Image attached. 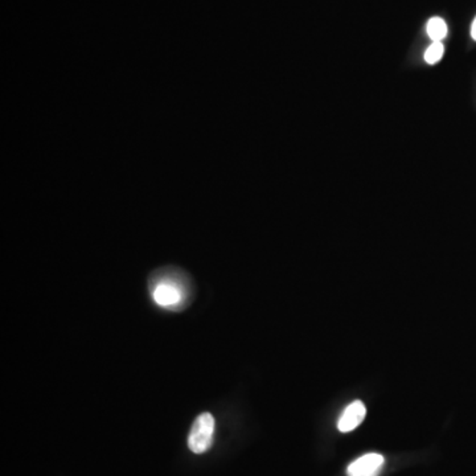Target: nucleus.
<instances>
[{
	"mask_svg": "<svg viewBox=\"0 0 476 476\" xmlns=\"http://www.w3.org/2000/svg\"><path fill=\"white\" fill-rule=\"evenodd\" d=\"M214 434V418L211 413H202L193 422L188 437V446L192 453L202 454L211 449Z\"/></svg>",
	"mask_w": 476,
	"mask_h": 476,
	"instance_id": "1",
	"label": "nucleus"
},
{
	"mask_svg": "<svg viewBox=\"0 0 476 476\" xmlns=\"http://www.w3.org/2000/svg\"><path fill=\"white\" fill-rule=\"evenodd\" d=\"M385 463V459L381 454L369 453L357 458L348 465V476H378Z\"/></svg>",
	"mask_w": 476,
	"mask_h": 476,
	"instance_id": "2",
	"label": "nucleus"
},
{
	"mask_svg": "<svg viewBox=\"0 0 476 476\" xmlns=\"http://www.w3.org/2000/svg\"><path fill=\"white\" fill-rule=\"evenodd\" d=\"M366 416V405L361 401H354L349 404L337 422V427L342 432H349L360 426Z\"/></svg>",
	"mask_w": 476,
	"mask_h": 476,
	"instance_id": "3",
	"label": "nucleus"
},
{
	"mask_svg": "<svg viewBox=\"0 0 476 476\" xmlns=\"http://www.w3.org/2000/svg\"><path fill=\"white\" fill-rule=\"evenodd\" d=\"M153 298L156 304L162 307H174L181 300V291L175 283L169 281H162L154 288Z\"/></svg>",
	"mask_w": 476,
	"mask_h": 476,
	"instance_id": "4",
	"label": "nucleus"
},
{
	"mask_svg": "<svg viewBox=\"0 0 476 476\" xmlns=\"http://www.w3.org/2000/svg\"><path fill=\"white\" fill-rule=\"evenodd\" d=\"M427 34L432 41H442L447 34V25L441 18H432L427 22Z\"/></svg>",
	"mask_w": 476,
	"mask_h": 476,
	"instance_id": "5",
	"label": "nucleus"
},
{
	"mask_svg": "<svg viewBox=\"0 0 476 476\" xmlns=\"http://www.w3.org/2000/svg\"><path fill=\"white\" fill-rule=\"evenodd\" d=\"M444 48L441 41H434L425 52V60L427 64H437L443 57Z\"/></svg>",
	"mask_w": 476,
	"mask_h": 476,
	"instance_id": "6",
	"label": "nucleus"
},
{
	"mask_svg": "<svg viewBox=\"0 0 476 476\" xmlns=\"http://www.w3.org/2000/svg\"><path fill=\"white\" fill-rule=\"evenodd\" d=\"M471 36H472V39L476 41V18L474 22H472V27H471Z\"/></svg>",
	"mask_w": 476,
	"mask_h": 476,
	"instance_id": "7",
	"label": "nucleus"
}]
</instances>
